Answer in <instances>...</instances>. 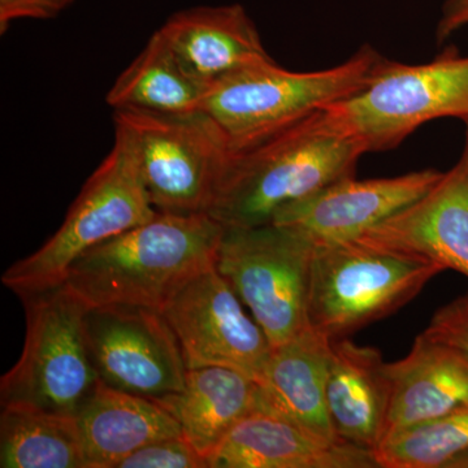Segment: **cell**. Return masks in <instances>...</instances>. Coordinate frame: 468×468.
I'll return each mask as SVG.
<instances>
[{"label": "cell", "instance_id": "cell-1", "mask_svg": "<svg viewBox=\"0 0 468 468\" xmlns=\"http://www.w3.org/2000/svg\"><path fill=\"white\" fill-rule=\"evenodd\" d=\"M224 230L207 212L158 211L77 258L63 284L88 307L162 310L194 276L215 266Z\"/></svg>", "mask_w": 468, "mask_h": 468}, {"label": "cell", "instance_id": "cell-2", "mask_svg": "<svg viewBox=\"0 0 468 468\" xmlns=\"http://www.w3.org/2000/svg\"><path fill=\"white\" fill-rule=\"evenodd\" d=\"M367 149L331 128L322 110L232 151L207 209L224 228L272 223L277 212L356 175Z\"/></svg>", "mask_w": 468, "mask_h": 468}, {"label": "cell", "instance_id": "cell-3", "mask_svg": "<svg viewBox=\"0 0 468 468\" xmlns=\"http://www.w3.org/2000/svg\"><path fill=\"white\" fill-rule=\"evenodd\" d=\"M385 58L369 45L338 66L314 72H292L268 58L209 86L202 112L223 132L230 150L243 149L360 90Z\"/></svg>", "mask_w": 468, "mask_h": 468}, {"label": "cell", "instance_id": "cell-4", "mask_svg": "<svg viewBox=\"0 0 468 468\" xmlns=\"http://www.w3.org/2000/svg\"><path fill=\"white\" fill-rule=\"evenodd\" d=\"M156 212L141 175L133 137L115 122L112 149L82 186L61 227L38 250L12 264L2 275L3 285L21 297L63 284L77 258L146 223Z\"/></svg>", "mask_w": 468, "mask_h": 468}, {"label": "cell", "instance_id": "cell-5", "mask_svg": "<svg viewBox=\"0 0 468 468\" xmlns=\"http://www.w3.org/2000/svg\"><path fill=\"white\" fill-rule=\"evenodd\" d=\"M322 115L367 153L394 149L433 120H466L468 55L446 48L430 63L412 66L385 58L367 84L323 109Z\"/></svg>", "mask_w": 468, "mask_h": 468}, {"label": "cell", "instance_id": "cell-6", "mask_svg": "<svg viewBox=\"0 0 468 468\" xmlns=\"http://www.w3.org/2000/svg\"><path fill=\"white\" fill-rule=\"evenodd\" d=\"M441 272L433 261L356 239L316 245L307 322L328 340L347 338L401 310Z\"/></svg>", "mask_w": 468, "mask_h": 468}, {"label": "cell", "instance_id": "cell-7", "mask_svg": "<svg viewBox=\"0 0 468 468\" xmlns=\"http://www.w3.org/2000/svg\"><path fill=\"white\" fill-rule=\"evenodd\" d=\"M20 298L26 307V343L20 359L0 381L2 406L76 417L100 383L86 347L88 306L64 284Z\"/></svg>", "mask_w": 468, "mask_h": 468}, {"label": "cell", "instance_id": "cell-8", "mask_svg": "<svg viewBox=\"0 0 468 468\" xmlns=\"http://www.w3.org/2000/svg\"><path fill=\"white\" fill-rule=\"evenodd\" d=\"M315 242L294 228H226L215 267L276 347L309 326L311 261Z\"/></svg>", "mask_w": 468, "mask_h": 468}, {"label": "cell", "instance_id": "cell-9", "mask_svg": "<svg viewBox=\"0 0 468 468\" xmlns=\"http://www.w3.org/2000/svg\"><path fill=\"white\" fill-rule=\"evenodd\" d=\"M131 132L144 186L158 211L207 212L232 150L205 112L167 116L113 111Z\"/></svg>", "mask_w": 468, "mask_h": 468}, {"label": "cell", "instance_id": "cell-10", "mask_svg": "<svg viewBox=\"0 0 468 468\" xmlns=\"http://www.w3.org/2000/svg\"><path fill=\"white\" fill-rule=\"evenodd\" d=\"M84 334L101 383L154 401L183 390L186 363L162 311L132 304L88 307Z\"/></svg>", "mask_w": 468, "mask_h": 468}, {"label": "cell", "instance_id": "cell-11", "mask_svg": "<svg viewBox=\"0 0 468 468\" xmlns=\"http://www.w3.org/2000/svg\"><path fill=\"white\" fill-rule=\"evenodd\" d=\"M229 282L209 267L194 276L163 307L183 350L187 369L220 366L260 380L270 341Z\"/></svg>", "mask_w": 468, "mask_h": 468}, {"label": "cell", "instance_id": "cell-12", "mask_svg": "<svg viewBox=\"0 0 468 468\" xmlns=\"http://www.w3.org/2000/svg\"><path fill=\"white\" fill-rule=\"evenodd\" d=\"M441 175L428 168L368 180L353 176L285 206L272 223L300 230L315 245L353 241L418 201Z\"/></svg>", "mask_w": 468, "mask_h": 468}, {"label": "cell", "instance_id": "cell-13", "mask_svg": "<svg viewBox=\"0 0 468 468\" xmlns=\"http://www.w3.org/2000/svg\"><path fill=\"white\" fill-rule=\"evenodd\" d=\"M356 241L412 255L468 277V140L423 197Z\"/></svg>", "mask_w": 468, "mask_h": 468}, {"label": "cell", "instance_id": "cell-14", "mask_svg": "<svg viewBox=\"0 0 468 468\" xmlns=\"http://www.w3.org/2000/svg\"><path fill=\"white\" fill-rule=\"evenodd\" d=\"M209 468H380L374 452L329 441L270 412L243 418L208 458Z\"/></svg>", "mask_w": 468, "mask_h": 468}, {"label": "cell", "instance_id": "cell-15", "mask_svg": "<svg viewBox=\"0 0 468 468\" xmlns=\"http://www.w3.org/2000/svg\"><path fill=\"white\" fill-rule=\"evenodd\" d=\"M158 32L181 64L208 88L234 70L272 58L248 11L237 3L176 12Z\"/></svg>", "mask_w": 468, "mask_h": 468}, {"label": "cell", "instance_id": "cell-16", "mask_svg": "<svg viewBox=\"0 0 468 468\" xmlns=\"http://www.w3.org/2000/svg\"><path fill=\"white\" fill-rule=\"evenodd\" d=\"M388 374L392 394L385 437L468 406V354L424 332L408 356L388 363Z\"/></svg>", "mask_w": 468, "mask_h": 468}, {"label": "cell", "instance_id": "cell-17", "mask_svg": "<svg viewBox=\"0 0 468 468\" xmlns=\"http://www.w3.org/2000/svg\"><path fill=\"white\" fill-rule=\"evenodd\" d=\"M388 363L377 347L331 341L326 408L341 441L375 452L385 437L390 406Z\"/></svg>", "mask_w": 468, "mask_h": 468}, {"label": "cell", "instance_id": "cell-18", "mask_svg": "<svg viewBox=\"0 0 468 468\" xmlns=\"http://www.w3.org/2000/svg\"><path fill=\"white\" fill-rule=\"evenodd\" d=\"M331 340L307 326L272 347L260 380V411L297 424L329 441H341L326 408Z\"/></svg>", "mask_w": 468, "mask_h": 468}, {"label": "cell", "instance_id": "cell-19", "mask_svg": "<svg viewBox=\"0 0 468 468\" xmlns=\"http://www.w3.org/2000/svg\"><path fill=\"white\" fill-rule=\"evenodd\" d=\"M86 468H115L147 443L183 436L180 424L154 399L97 384L76 414Z\"/></svg>", "mask_w": 468, "mask_h": 468}, {"label": "cell", "instance_id": "cell-20", "mask_svg": "<svg viewBox=\"0 0 468 468\" xmlns=\"http://www.w3.org/2000/svg\"><path fill=\"white\" fill-rule=\"evenodd\" d=\"M156 402L178 421L185 439L208 460L243 418L260 411V384L233 368H192L187 369L183 390Z\"/></svg>", "mask_w": 468, "mask_h": 468}, {"label": "cell", "instance_id": "cell-21", "mask_svg": "<svg viewBox=\"0 0 468 468\" xmlns=\"http://www.w3.org/2000/svg\"><path fill=\"white\" fill-rule=\"evenodd\" d=\"M208 89L181 64L156 30L140 55L117 77L106 101L113 111L190 115L202 111Z\"/></svg>", "mask_w": 468, "mask_h": 468}, {"label": "cell", "instance_id": "cell-22", "mask_svg": "<svg viewBox=\"0 0 468 468\" xmlns=\"http://www.w3.org/2000/svg\"><path fill=\"white\" fill-rule=\"evenodd\" d=\"M0 467L86 468L75 415L24 405L2 406Z\"/></svg>", "mask_w": 468, "mask_h": 468}, {"label": "cell", "instance_id": "cell-23", "mask_svg": "<svg viewBox=\"0 0 468 468\" xmlns=\"http://www.w3.org/2000/svg\"><path fill=\"white\" fill-rule=\"evenodd\" d=\"M468 452V406L385 437L374 452L380 468H446Z\"/></svg>", "mask_w": 468, "mask_h": 468}, {"label": "cell", "instance_id": "cell-24", "mask_svg": "<svg viewBox=\"0 0 468 468\" xmlns=\"http://www.w3.org/2000/svg\"><path fill=\"white\" fill-rule=\"evenodd\" d=\"M115 468H209L208 460L185 439L169 437L147 443Z\"/></svg>", "mask_w": 468, "mask_h": 468}, {"label": "cell", "instance_id": "cell-25", "mask_svg": "<svg viewBox=\"0 0 468 468\" xmlns=\"http://www.w3.org/2000/svg\"><path fill=\"white\" fill-rule=\"evenodd\" d=\"M424 334L468 354V292L440 307Z\"/></svg>", "mask_w": 468, "mask_h": 468}, {"label": "cell", "instance_id": "cell-26", "mask_svg": "<svg viewBox=\"0 0 468 468\" xmlns=\"http://www.w3.org/2000/svg\"><path fill=\"white\" fill-rule=\"evenodd\" d=\"M75 0H0V33L21 20H50Z\"/></svg>", "mask_w": 468, "mask_h": 468}, {"label": "cell", "instance_id": "cell-27", "mask_svg": "<svg viewBox=\"0 0 468 468\" xmlns=\"http://www.w3.org/2000/svg\"><path fill=\"white\" fill-rule=\"evenodd\" d=\"M468 26V0H445L435 30L436 42L442 43Z\"/></svg>", "mask_w": 468, "mask_h": 468}, {"label": "cell", "instance_id": "cell-28", "mask_svg": "<svg viewBox=\"0 0 468 468\" xmlns=\"http://www.w3.org/2000/svg\"><path fill=\"white\" fill-rule=\"evenodd\" d=\"M446 468H468V452L452 460Z\"/></svg>", "mask_w": 468, "mask_h": 468}, {"label": "cell", "instance_id": "cell-29", "mask_svg": "<svg viewBox=\"0 0 468 468\" xmlns=\"http://www.w3.org/2000/svg\"><path fill=\"white\" fill-rule=\"evenodd\" d=\"M464 125H466V138L468 140V119L463 120Z\"/></svg>", "mask_w": 468, "mask_h": 468}]
</instances>
